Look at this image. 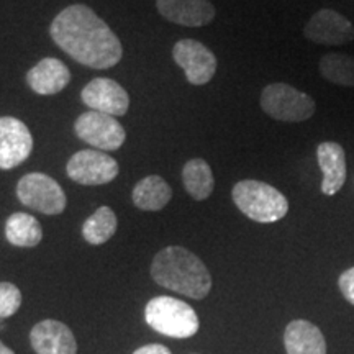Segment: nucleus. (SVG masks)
Masks as SVG:
<instances>
[{
    "mask_svg": "<svg viewBox=\"0 0 354 354\" xmlns=\"http://www.w3.org/2000/svg\"><path fill=\"white\" fill-rule=\"evenodd\" d=\"M50 35L74 61L91 69H109L120 63L122 41L91 7H66L53 20Z\"/></svg>",
    "mask_w": 354,
    "mask_h": 354,
    "instance_id": "f257e3e1",
    "label": "nucleus"
},
{
    "mask_svg": "<svg viewBox=\"0 0 354 354\" xmlns=\"http://www.w3.org/2000/svg\"><path fill=\"white\" fill-rule=\"evenodd\" d=\"M154 282L185 297L202 300L212 290V276L203 261L183 246H167L154 256Z\"/></svg>",
    "mask_w": 354,
    "mask_h": 354,
    "instance_id": "f03ea898",
    "label": "nucleus"
},
{
    "mask_svg": "<svg viewBox=\"0 0 354 354\" xmlns=\"http://www.w3.org/2000/svg\"><path fill=\"white\" fill-rule=\"evenodd\" d=\"M232 197L241 214L258 223H274L284 218L289 212V202L284 194L261 180H240L233 187Z\"/></svg>",
    "mask_w": 354,
    "mask_h": 354,
    "instance_id": "7ed1b4c3",
    "label": "nucleus"
},
{
    "mask_svg": "<svg viewBox=\"0 0 354 354\" xmlns=\"http://www.w3.org/2000/svg\"><path fill=\"white\" fill-rule=\"evenodd\" d=\"M145 320L154 331L176 339L190 338L201 326L196 310L183 300L166 295H159L146 304Z\"/></svg>",
    "mask_w": 354,
    "mask_h": 354,
    "instance_id": "20e7f679",
    "label": "nucleus"
},
{
    "mask_svg": "<svg viewBox=\"0 0 354 354\" xmlns=\"http://www.w3.org/2000/svg\"><path fill=\"white\" fill-rule=\"evenodd\" d=\"M259 102L261 109L279 122H305L315 113V100L305 92L284 82L266 86Z\"/></svg>",
    "mask_w": 354,
    "mask_h": 354,
    "instance_id": "39448f33",
    "label": "nucleus"
},
{
    "mask_svg": "<svg viewBox=\"0 0 354 354\" xmlns=\"http://www.w3.org/2000/svg\"><path fill=\"white\" fill-rule=\"evenodd\" d=\"M17 197L28 209L44 215L63 214L68 203L61 185L43 172H30L21 177L17 184Z\"/></svg>",
    "mask_w": 354,
    "mask_h": 354,
    "instance_id": "423d86ee",
    "label": "nucleus"
},
{
    "mask_svg": "<svg viewBox=\"0 0 354 354\" xmlns=\"http://www.w3.org/2000/svg\"><path fill=\"white\" fill-rule=\"evenodd\" d=\"M77 138L86 141L99 151H117L127 140L125 128L112 115L100 112H86L79 115L74 123Z\"/></svg>",
    "mask_w": 354,
    "mask_h": 354,
    "instance_id": "0eeeda50",
    "label": "nucleus"
},
{
    "mask_svg": "<svg viewBox=\"0 0 354 354\" xmlns=\"http://www.w3.org/2000/svg\"><path fill=\"white\" fill-rule=\"evenodd\" d=\"M118 162L99 149H81L66 165L69 179L82 185H104L118 176Z\"/></svg>",
    "mask_w": 354,
    "mask_h": 354,
    "instance_id": "6e6552de",
    "label": "nucleus"
},
{
    "mask_svg": "<svg viewBox=\"0 0 354 354\" xmlns=\"http://www.w3.org/2000/svg\"><path fill=\"white\" fill-rule=\"evenodd\" d=\"M176 64L184 69L185 77L192 86H205L216 73V57L205 44L197 39H180L172 48Z\"/></svg>",
    "mask_w": 354,
    "mask_h": 354,
    "instance_id": "1a4fd4ad",
    "label": "nucleus"
},
{
    "mask_svg": "<svg viewBox=\"0 0 354 354\" xmlns=\"http://www.w3.org/2000/svg\"><path fill=\"white\" fill-rule=\"evenodd\" d=\"M304 35L317 44L342 46L354 39V26L342 13L331 8H322L307 21Z\"/></svg>",
    "mask_w": 354,
    "mask_h": 354,
    "instance_id": "9d476101",
    "label": "nucleus"
},
{
    "mask_svg": "<svg viewBox=\"0 0 354 354\" xmlns=\"http://www.w3.org/2000/svg\"><path fill=\"white\" fill-rule=\"evenodd\" d=\"M33 151L28 127L15 117H0V169L20 166Z\"/></svg>",
    "mask_w": 354,
    "mask_h": 354,
    "instance_id": "9b49d317",
    "label": "nucleus"
},
{
    "mask_svg": "<svg viewBox=\"0 0 354 354\" xmlns=\"http://www.w3.org/2000/svg\"><path fill=\"white\" fill-rule=\"evenodd\" d=\"M81 99L94 112L122 117L130 109V95L120 84L109 77L92 79L82 88Z\"/></svg>",
    "mask_w": 354,
    "mask_h": 354,
    "instance_id": "f8f14e48",
    "label": "nucleus"
},
{
    "mask_svg": "<svg viewBox=\"0 0 354 354\" xmlns=\"http://www.w3.org/2000/svg\"><path fill=\"white\" fill-rule=\"evenodd\" d=\"M30 343L37 354H77L73 331L64 323L43 320L30 331Z\"/></svg>",
    "mask_w": 354,
    "mask_h": 354,
    "instance_id": "ddd939ff",
    "label": "nucleus"
},
{
    "mask_svg": "<svg viewBox=\"0 0 354 354\" xmlns=\"http://www.w3.org/2000/svg\"><path fill=\"white\" fill-rule=\"evenodd\" d=\"M156 7L166 20L190 28L212 24L216 13L209 0H156Z\"/></svg>",
    "mask_w": 354,
    "mask_h": 354,
    "instance_id": "4468645a",
    "label": "nucleus"
},
{
    "mask_svg": "<svg viewBox=\"0 0 354 354\" xmlns=\"http://www.w3.org/2000/svg\"><path fill=\"white\" fill-rule=\"evenodd\" d=\"M318 166L323 172L322 194L335 196L346 183V153L335 141H323L317 148Z\"/></svg>",
    "mask_w": 354,
    "mask_h": 354,
    "instance_id": "2eb2a0df",
    "label": "nucleus"
},
{
    "mask_svg": "<svg viewBox=\"0 0 354 354\" xmlns=\"http://www.w3.org/2000/svg\"><path fill=\"white\" fill-rule=\"evenodd\" d=\"M71 82V71L56 57H44L26 73V84L39 95H55Z\"/></svg>",
    "mask_w": 354,
    "mask_h": 354,
    "instance_id": "dca6fc26",
    "label": "nucleus"
},
{
    "mask_svg": "<svg viewBox=\"0 0 354 354\" xmlns=\"http://www.w3.org/2000/svg\"><path fill=\"white\" fill-rule=\"evenodd\" d=\"M287 354H326V339L318 326L307 320H294L286 326Z\"/></svg>",
    "mask_w": 354,
    "mask_h": 354,
    "instance_id": "f3484780",
    "label": "nucleus"
},
{
    "mask_svg": "<svg viewBox=\"0 0 354 354\" xmlns=\"http://www.w3.org/2000/svg\"><path fill=\"white\" fill-rule=\"evenodd\" d=\"M133 203L140 210L145 212H158L162 210L172 198L171 185L162 179L161 176H148L141 179L135 185L131 194Z\"/></svg>",
    "mask_w": 354,
    "mask_h": 354,
    "instance_id": "a211bd4d",
    "label": "nucleus"
},
{
    "mask_svg": "<svg viewBox=\"0 0 354 354\" xmlns=\"http://www.w3.org/2000/svg\"><path fill=\"white\" fill-rule=\"evenodd\" d=\"M7 241L19 248H35L43 240V228L33 215L17 212L7 218Z\"/></svg>",
    "mask_w": 354,
    "mask_h": 354,
    "instance_id": "6ab92c4d",
    "label": "nucleus"
},
{
    "mask_svg": "<svg viewBox=\"0 0 354 354\" xmlns=\"http://www.w3.org/2000/svg\"><path fill=\"white\" fill-rule=\"evenodd\" d=\"M183 183L192 198H196V201L209 198L215 187L214 172H212L209 162L198 158L185 162L183 169Z\"/></svg>",
    "mask_w": 354,
    "mask_h": 354,
    "instance_id": "aec40b11",
    "label": "nucleus"
},
{
    "mask_svg": "<svg viewBox=\"0 0 354 354\" xmlns=\"http://www.w3.org/2000/svg\"><path fill=\"white\" fill-rule=\"evenodd\" d=\"M117 232V215L110 207H100L82 225V236L88 245H104Z\"/></svg>",
    "mask_w": 354,
    "mask_h": 354,
    "instance_id": "412c9836",
    "label": "nucleus"
},
{
    "mask_svg": "<svg viewBox=\"0 0 354 354\" xmlns=\"http://www.w3.org/2000/svg\"><path fill=\"white\" fill-rule=\"evenodd\" d=\"M320 74L325 81L336 86L354 87V57L343 53H326L322 56Z\"/></svg>",
    "mask_w": 354,
    "mask_h": 354,
    "instance_id": "4be33fe9",
    "label": "nucleus"
},
{
    "mask_svg": "<svg viewBox=\"0 0 354 354\" xmlns=\"http://www.w3.org/2000/svg\"><path fill=\"white\" fill-rule=\"evenodd\" d=\"M21 307V292L12 282H0V320L15 315Z\"/></svg>",
    "mask_w": 354,
    "mask_h": 354,
    "instance_id": "5701e85b",
    "label": "nucleus"
},
{
    "mask_svg": "<svg viewBox=\"0 0 354 354\" xmlns=\"http://www.w3.org/2000/svg\"><path fill=\"white\" fill-rule=\"evenodd\" d=\"M338 286L344 299L354 305V268H349L338 279Z\"/></svg>",
    "mask_w": 354,
    "mask_h": 354,
    "instance_id": "b1692460",
    "label": "nucleus"
},
{
    "mask_svg": "<svg viewBox=\"0 0 354 354\" xmlns=\"http://www.w3.org/2000/svg\"><path fill=\"white\" fill-rule=\"evenodd\" d=\"M133 354H172L169 349H167L165 344H146V346H141L136 349Z\"/></svg>",
    "mask_w": 354,
    "mask_h": 354,
    "instance_id": "393cba45",
    "label": "nucleus"
},
{
    "mask_svg": "<svg viewBox=\"0 0 354 354\" xmlns=\"http://www.w3.org/2000/svg\"><path fill=\"white\" fill-rule=\"evenodd\" d=\"M0 354H15V353H13L10 348H7L6 344L0 342Z\"/></svg>",
    "mask_w": 354,
    "mask_h": 354,
    "instance_id": "a878e982",
    "label": "nucleus"
}]
</instances>
